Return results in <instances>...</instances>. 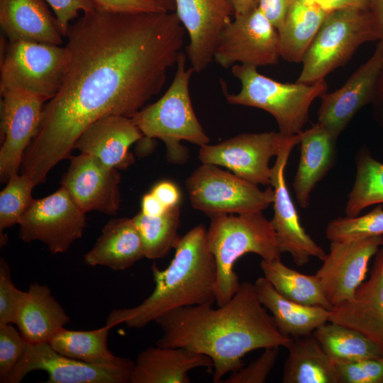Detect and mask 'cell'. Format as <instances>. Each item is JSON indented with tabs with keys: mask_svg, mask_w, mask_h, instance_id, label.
Segmentation results:
<instances>
[{
	"mask_svg": "<svg viewBox=\"0 0 383 383\" xmlns=\"http://www.w3.org/2000/svg\"><path fill=\"white\" fill-rule=\"evenodd\" d=\"M185 32L174 11L83 13L70 26L62 82L44 106L20 173L43 182L92 123L142 109L176 66Z\"/></svg>",
	"mask_w": 383,
	"mask_h": 383,
	"instance_id": "obj_1",
	"label": "cell"
},
{
	"mask_svg": "<svg viewBox=\"0 0 383 383\" xmlns=\"http://www.w3.org/2000/svg\"><path fill=\"white\" fill-rule=\"evenodd\" d=\"M162 336L156 345L184 348L208 356L213 362V382L244 366L248 353L274 346L287 348L292 338L278 330L274 319L260 303L254 284L240 283L224 305L211 304L179 308L155 321Z\"/></svg>",
	"mask_w": 383,
	"mask_h": 383,
	"instance_id": "obj_2",
	"label": "cell"
},
{
	"mask_svg": "<svg viewBox=\"0 0 383 383\" xmlns=\"http://www.w3.org/2000/svg\"><path fill=\"white\" fill-rule=\"evenodd\" d=\"M204 225L189 230L177 240L174 257L164 270L152 266L153 292L139 305L111 311L106 323L142 328L173 310L216 301V267Z\"/></svg>",
	"mask_w": 383,
	"mask_h": 383,
	"instance_id": "obj_3",
	"label": "cell"
},
{
	"mask_svg": "<svg viewBox=\"0 0 383 383\" xmlns=\"http://www.w3.org/2000/svg\"><path fill=\"white\" fill-rule=\"evenodd\" d=\"M262 212L221 213L209 217L206 240L216 262L215 296L218 306L227 303L240 287L233 267L240 257L251 252L265 261L281 257L271 221Z\"/></svg>",
	"mask_w": 383,
	"mask_h": 383,
	"instance_id": "obj_4",
	"label": "cell"
},
{
	"mask_svg": "<svg viewBox=\"0 0 383 383\" xmlns=\"http://www.w3.org/2000/svg\"><path fill=\"white\" fill-rule=\"evenodd\" d=\"M186 63V54L182 52L173 80L165 94L131 117L143 137L164 142L167 159L173 164H183L189 158L188 150L182 141L201 147L210 140L193 109L189 84L194 72Z\"/></svg>",
	"mask_w": 383,
	"mask_h": 383,
	"instance_id": "obj_5",
	"label": "cell"
},
{
	"mask_svg": "<svg viewBox=\"0 0 383 383\" xmlns=\"http://www.w3.org/2000/svg\"><path fill=\"white\" fill-rule=\"evenodd\" d=\"M239 80L240 89L230 94L223 88L226 101L233 105L257 108L271 114L279 131L295 135L302 131L309 120L312 102L327 92L325 79L312 84L282 83L260 74L257 68L245 65L231 67Z\"/></svg>",
	"mask_w": 383,
	"mask_h": 383,
	"instance_id": "obj_6",
	"label": "cell"
},
{
	"mask_svg": "<svg viewBox=\"0 0 383 383\" xmlns=\"http://www.w3.org/2000/svg\"><path fill=\"white\" fill-rule=\"evenodd\" d=\"M378 40L369 10L344 9L328 13L305 54L297 82L312 84L343 65L362 44Z\"/></svg>",
	"mask_w": 383,
	"mask_h": 383,
	"instance_id": "obj_7",
	"label": "cell"
},
{
	"mask_svg": "<svg viewBox=\"0 0 383 383\" xmlns=\"http://www.w3.org/2000/svg\"><path fill=\"white\" fill-rule=\"evenodd\" d=\"M185 186L192 206L209 217L262 211L274 196L272 187L260 190L258 185L212 164L202 163L187 177Z\"/></svg>",
	"mask_w": 383,
	"mask_h": 383,
	"instance_id": "obj_8",
	"label": "cell"
},
{
	"mask_svg": "<svg viewBox=\"0 0 383 383\" xmlns=\"http://www.w3.org/2000/svg\"><path fill=\"white\" fill-rule=\"evenodd\" d=\"M66 64L65 47L9 42L1 60L0 87L21 89L48 101L61 86Z\"/></svg>",
	"mask_w": 383,
	"mask_h": 383,
	"instance_id": "obj_9",
	"label": "cell"
},
{
	"mask_svg": "<svg viewBox=\"0 0 383 383\" xmlns=\"http://www.w3.org/2000/svg\"><path fill=\"white\" fill-rule=\"evenodd\" d=\"M279 57L278 30L255 6L234 13L219 36L213 61L223 68L235 65L257 68L274 65Z\"/></svg>",
	"mask_w": 383,
	"mask_h": 383,
	"instance_id": "obj_10",
	"label": "cell"
},
{
	"mask_svg": "<svg viewBox=\"0 0 383 383\" xmlns=\"http://www.w3.org/2000/svg\"><path fill=\"white\" fill-rule=\"evenodd\" d=\"M296 135L279 131L241 133L218 144L200 147L199 159L202 163L223 167L257 185L270 186V158L277 156Z\"/></svg>",
	"mask_w": 383,
	"mask_h": 383,
	"instance_id": "obj_11",
	"label": "cell"
},
{
	"mask_svg": "<svg viewBox=\"0 0 383 383\" xmlns=\"http://www.w3.org/2000/svg\"><path fill=\"white\" fill-rule=\"evenodd\" d=\"M18 225L23 241H41L51 253L57 254L66 252L82 236L86 217L69 192L60 187L44 198L34 199Z\"/></svg>",
	"mask_w": 383,
	"mask_h": 383,
	"instance_id": "obj_12",
	"label": "cell"
},
{
	"mask_svg": "<svg viewBox=\"0 0 383 383\" xmlns=\"http://www.w3.org/2000/svg\"><path fill=\"white\" fill-rule=\"evenodd\" d=\"M133 365L126 357L112 364H91L63 355L48 343H27L8 383H19L34 370L45 371L48 383H131Z\"/></svg>",
	"mask_w": 383,
	"mask_h": 383,
	"instance_id": "obj_13",
	"label": "cell"
},
{
	"mask_svg": "<svg viewBox=\"0 0 383 383\" xmlns=\"http://www.w3.org/2000/svg\"><path fill=\"white\" fill-rule=\"evenodd\" d=\"M1 183L19 173L26 149L40 126L46 101L30 92L0 87Z\"/></svg>",
	"mask_w": 383,
	"mask_h": 383,
	"instance_id": "obj_14",
	"label": "cell"
},
{
	"mask_svg": "<svg viewBox=\"0 0 383 383\" xmlns=\"http://www.w3.org/2000/svg\"><path fill=\"white\" fill-rule=\"evenodd\" d=\"M382 243L383 235L331 242L329 253L315 274L332 307L353 296Z\"/></svg>",
	"mask_w": 383,
	"mask_h": 383,
	"instance_id": "obj_15",
	"label": "cell"
},
{
	"mask_svg": "<svg viewBox=\"0 0 383 383\" xmlns=\"http://www.w3.org/2000/svg\"><path fill=\"white\" fill-rule=\"evenodd\" d=\"M299 134L276 156L272 167L271 187L274 189V216L271 220L281 253L288 252L299 267L311 257L323 260L327 253L306 232L287 188L284 171L292 149L299 144Z\"/></svg>",
	"mask_w": 383,
	"mask_h": 383,
	"instance_id": "obj_16",
	"label": "cell"
},
{
	"mask_svg": "<svg viewBox=\"0 0 383 383\" xmlns=\"http://www.w3.org/2000/svg\"><path fill=\"white\" fill-rule=\"evenodd\" d=\"M179 20L189 35L186 55L194 72L213 61L219 36L235 13L227 0H174Z\"/></svg>",
	"mask_w": 383,
	"mask_h": 383,
	"instance_id": "obj_17",
	"label": "cell"
},
{
	"mask_svg": "<svg viewBox=\"0 0 383 383\" xmlns=\"http://www.w3.org/2000/svg\"><path fill=\"white\" fill-rule=\"evenodd\" d=\"M70 158V164L61 179V187L84 213L97 211L116 215L121 201L118 170L85 153Z\"/></svg>",
	"mask_w": 383,
	"mask_h": 383,
	"instance_id": "obj_18",
	"label": "cell"
},
{
	"mask_svg": "<svg viewBox=\"0 0 383 383\" xmlns=\"http://www.w3.org/2000/svg\"><path fill=\"white\" fill-rule=\"evenodd\" d=\"M383 57V42L379 41L370 57L360 65L339 89L321 97L317 122L339 137L355 115L371 104Z\"/></svg>",
	"mask_w": 383,
	"mask_h": 383,
	"instance_id": "obj_19",
	"label": "cell"
},
{
	"mask_svg": "<svg viewBox=\"0 0 383 383\" xmlns=\"http://www.w3.org/2000/svg\"><path fill=\"white\" fill-rule=\"evenodd\" d=\"M328 321L360 332L383 350V252L380 248L369 279L351 299L332 307Z\"/></svg>",
	"mask_w": 383,
	"mask_h": 383,
	"instance_id": "obj_20",
	"label": "cell"
},
{
	"mask_svg": "<svg viewBox=\"0 0 383 383\" xmlns=\"http://www.w3.org/2000/svg\"><path fill=\"white\" fill-rule=\"evenodd\" d=\"M143 138L131 118L108 115L89 126L75 142L74 149L97 158L108 167L126 170L135 162L130 147Z\"/></svg>",
	"mask_w": 383,
	"mask_h": 383,
	"instance_id": "obj_21",
	"label": "cell"
},
{
	"mask_svg": "<svg viewBox=\"0 0 383 383\" xmlns=\"http://www.w3.org/2000/svg\"><path fill=\"white\" fill-rule=\"evenodd\" d=\"M299 134L300 157L293 189L299 205L306 209L316 185L335 164L338 138L318 122Z\"/></svg>",
	"mask_w": 383,
	"mask_h": 383,
	"instance_id": "obj_22",
	"label": "cell"
},
{
	"mask_svg": "<svg viewBox=\"0 0 383 383\" xmlns=\"http://www.w3.org/2000/svg\"><path fill=\"white\" fill-rule=\"evenodd\" d=\"M0 25L9 42L62 43L57 19L45 0H0Z\"/></svg>",
	"mask_w": 383,
	"mask_h": 383,
	"instance_id": "obj_23",
	"label": "cell"
},
{
	"mask_svg": "<svg viewBox=\"0 0 383 383\" xmlns=\"http://www.w3.org/2000/svg\"><path fill=\"white\" fill-rule=\"evenodd\" d=\"M198 367L211 370L213 362L208 356L184 348L150 346L134 362L131 383H189V371Z\"/></svg>",
	"mask_w": 383,
	"mask_h": 383,
	"instance_id": "obj_24",
	"label": "cell"
},
{
	"mask_svg": "<svg viewBox=\"0 0 383 383\" xmlns=\"http://www.w3.org/2000/svg\"><path fill=\"white\" fill-rule=\"evenodd\" d=\"M70 321L49 287L38 282L30 285L20 302L15 324L28 343H50Z\"/></svg>",
	"mask_w": 383,
	"mask_h": 383,
	"instance_id": "obj_25",
	"label": "cell"
},
{
	"mask_svg": "<svg viewBox=\"0 0 383 383\" xmlns=\"http://www.w3.org/2000/svg\"><path fill=\"white\" fill-rule=\"evenodd\" d=\"M143 257V243L133 218H118L104 226L93 248L84 255V262L91 267L125 270Z\"/></svg>",
	"mask_w": 383,
	"mask_h": 383,
	"instance_id": "obj_26",
	"label": "cell"
},
{
	"mask_svg": "<svg viewBox=\"0 0 383 383\" xmlns=\"http://www.w3.org/2000/svg\"><path fill=\"white\" fill-rule=\"evenodd\" d=\"M254 286L259 301L284 336L298 338L311 335L328 321L329 309L300 304L284 297L265 277H259Z\"/></svg>",
	"mask_w": 383,
	"mask_h": 383,
	"instance_id": "obj_27",
	"label": "cell"
},
{
	"mask_svg": "<svg viewBox=\"0 0 383 383\" xmlns=\"http://www.w3.org/2000/svg\"><path fill=\"white\" fill-rule=\"evenodd\" d=\"M328 13L310 0H293L277 30L280 57L302 62Z\"/></svg>",
	"mask_w": 383,
	"mask_h": 383,
	"instance_id": "obj_28",
	"label": "cell"
},
{
	"mask_svg": "<svg viewBox=\"0 0 383 383\" xmlns=\"http://www.w3.org/2000/svg\"><path fill=\"white\" fill-rule=\"evenodd\" d=\"M287 348L283 383H339L335 365L313 333L292 338Z\"/></svg>",
	"mask_w": 383,
	"mask_h": 383,
	"instance_id": "obj_29",
	"label": "cell"
},
{
	"mask_svg": "<svg viewBox=\"0 0 383 383\" xmlns=\"http://www.w3.org/2000/svg\"><path fill=\"white\" fill-rule=\"evenodd\" d=\"M313 335L335 365L383 357V350L375 343L342 324L328 321L315 329Z\"/></svg>",
	"mask_w": 383,
	"mask_h": 383,
	"instance_id": "obj_30",
	"label": "cell"
},
{
	"mask_svg": "<svg viewBox=\"0 0 383 383\" xmlns=\"http://www.w3.org/2000/svg\"><path fill=\"white\" fill-rule=\"evenodd\" d=\"M260 266L264 277L284 297L306 306L332 309L316 274L307 275L292 269L281 258L272 261L262 260Z\"/></svg>",
	"mask_w": 383,
	"mask_h": 383,
	"instance_id": "obj_31",
	"label": "cell"
},
{
	"mask_svg": "<svg viewBox=\"0 0 383 383\" xmlns=\"http://www.w3.org/2000/svg\"><path fill=\"white\" fill-rule=\"evenodd\" d=\"M113 328L106 324L90 331L61 328L49 344L59 353L85 362L97 365L112 364L121 357L115 356L109 349L107 339Z\"/></svg>",
	"mask_w": 383,
	"mask_h": 383,
	"instance_id": "obj_32",
	"label": "cell"
},
{
	"mask_svg": "<svg viewBox=\"0 0 383 383\" xmlns=\"http://www.w3.org/2000/svg\"><path fill=\"white\" fill-rule=\"evenodd\" d=\"M355 166V182L345 207L349 217L360 215L368 206L383 204V163L362 147L356 154Z\"/></svg>",
	"mask_w": 383,
	"mask_h": 383,
	"instance_id": "obj_33",
	"label": "cell"
},
{
	"mask_svg": "<svg viewBox=\"0 0 383 383\" xmlns=\"http://www.w3.org/2000/svg\"><path fill=\"white\" fill-rule=\"evenodd\" d=\"M133 219L141 237L145 257L155 260L165 256L179 237V205L167 209L162 215L150 217L139 211Z\"/></svg>",
	"mask_w": 383,
	"mask_h": 383,
	"instance_id": "obj_34",
	"label": "cell"
},
{
	"mask_svg": "<svg viewBox=\"0 0 383 383\" xmlns=\"http://www.w3.org/2000/svg\"><path fill=\"white\" fill-rule=\"evenodd\" d=\"M0 193V231L18 224L33 201L35 186L25 174L11 176Z\"/></svg>",
	"mask_w": 383,
	"mask_h": 383,
	"instance_id": "obj_35",
	"label": "cell"
},
{
	"mask_svg": "<svg viewBox=\"0 0 383 383\" xmlns=\"http://www.w3.org/2000/svg\"><path fill=\"white\" fill-rule=\"evenodd\" d=\"M378 235H383V204H377L362 216L333 219L326 228V237L330 242Z\"/></svg>",
	"mask_w": 383,
	"mask_h": 383,
	"instance_id": "obj_36",
	"label": "cell"
},
{
	"mask_svg": "<svg viewBox=\"0 0 383 383\" xmlns=\"http://www.w3.org/2000/svg\"><path fill=\"white\" fill-rule=\"evenodd\" d=\"M26 341L11 324L0 325V382L8 383L21 360Z\"/></svg>",
	"mask_w": 383,
	"mask_h": 383,
	"instance_id": "obj_37",
	"label": "cell"
},
{
	"mask_svg": "<svg viewBox=\"0 0 383 383\" xmlns=\"http://www.w3.org/2000/svg\"><path fill=\"white\" fill-rule=\"evenodd\" d=\"M279 346L265 348L262 355L246 367L231 372L225 383H264L273 369L279 354Z\"/></svg>",
	"mask_w": 383,
	"mask_h": 383,
	"instance_id": "obj_38",
	"label": "cell"
},
{
	"mask_svg": "<svg viewBox=\"0 0 383 383\" xmlns=\"http://www.w3.org/2000/svg\"><path fill=\"white\" fill-rule=\"evenodd\" d=\"M339 383H383V357L336 365Z\"/></svg>",
	"mask_w": 383,
	"mask_h": 383,
	"instance_id": "obj_39",
	"label": "cell"
},
{
	"mask_svg": "<svg viewBox=\"0 0 383 383\" xmlns=\"http://www.w3.org/2000/svg\"><path fill=\"white\" fill-rule=\"evenodd\" d=\"M24 291L13 284L8 262L0 260V325L16 323L18 309Z\"/></svg>",
	"mask_w": 383,
	"mask_h": 383,
	"instance_id": "obj_40",
	"label": "cell"
},
{
	"mask_svg": "<svg viewBox=\"0 0 383 383\" xmlns=\"http://www.w3.org/2000/svg\"><path fill=\"white\" fill-rule=\"evenodd\" d=\"M55 15L63 37H67L70 21L79 13L91 12L95 10L89 0H45Z\"/></svg>",
	"mask_w": 383,
	"mask_h": 383,
	"instance_id": "obj_41",
	"label": "cell"
},
{
	"mask_svg": "<svg viewBox=\"0 0 383 383\" xmlns=\"http://www.w3.org/2000/svg\"><path fill=\"white\" fill-rule=\"evenodd\" d=\"M95 9L111 13H144L168 11L156 0H89Z\"/></svg>",
	"mask_w": 383,
	"mask_h": 383,
	"instance_id": "obj_42",
	"label": "cell"
},
{
	"mask_svg": "<svg viewBox=\"0 0 383 383\" xmlns=\"http://www.w3.org/2000/svg\"><path fill=\"white\" fill-rule=\"evenodd\" d=\"M256 6L278 30L293 0H255Z\"/></svg>",
	"mask_w": 383,
	"mask_h": 383,
	"instance_id": "obj_43",
	"label": "cell"
},
{
	"mask_svg": "<svg viewBox=\"0 0 383 383\" xmlns=\"http://www.w3.org/2000/svg\"><path fill=\"white\" fill-rule=\"evenodd\" d=\"M166 209L179 205L180 191L175 184L170 181H161L150 190Z\"/></svg>",
	"mask_w": 383,
	"mask_h": 383,
	"instance_id": "obj_44",
	"label": "cell"
},
{
	"mask_svg": "<svg viewBox=\"0 0 383 383\" xmlns=\"http://www.w3.org/2000/svg\"><path fill=\"white\" fill-rule=\"evenodd\" d=\"M328 13L344 9L369 10L370 0H310Z\"/></svg>",
	"mask_w": 383,
	"mask_h": 383,
	"instance_id": "obj_45",
	"label": "cell"
},
{
	"mask_svg": "<svg viewBox=\"0 0 383 383\" xmlns=\"http://www.w3.org/2000/svg\"><path fill=\"white\" fill-rule=\"evenodd\" d=\"M370 104L372 105L374 119L383 129V57Z\"/></svg>",
	"mask_w": 383,
	"mask_h": 383,
	"instance_id": "obj_46",
	"label": "cell"
},
{
	"mask_svg": "<svg viewBox=\"0 0 383 383\" xmlns=\"http://www.w3.org/2000/svg\"><path fill=\"white\" fill-rule=\"evenodd\" d=\"M140 207L141 210L140 211L150 217L160 216L167 210L150 192L143 196Z\"/></svg>",
	"mask_w": 383,
	"mask_h": 383,
	"instance_id": "obj_47",
	"label": "cell"
},
{
	"mask_svg": "<svg viewBox=\"0 0 383 383\" xmlns=\"http://www.w3.org/2000/svg\"><path fill=\"white\" fill-rule=\"evenodd\" d=\"M369 11L379 41L383 42V0H370Z\"/></svg>",
	"mask_w": 383,
	"mask_h": 383,
	"instance_id": "obj_48",
	"label": "cell"
},
{
	"mask_svg": "<svg viewBox=\"0 0 383 383\" xmlns=\"http://www.w3.org/2000/svg\"><path fill=\"white\" fill-rule=\"evenodd\" d=\"M232 6L235 13H243L256 6L255 0H227Z\"/></svg>",
	"mask_w": 383,
	"mask_h": 383,
	"instance_id": "obj_49",
	"label": "cell"
},
{
	"mask_svg": "<svg viewBox=\"0 0 383 383\" xmlns=\"http://www.w3.org/2000/svg\"><path fill=\"white\" fill-rule=\"evenodd\" d=\"M162 4L169 11H175L174 0H156Z\"/></svg>",
	"mask_w": 383,
	"mask_h": 383,
	"instance_id": "obj_50",
	"label": "cell"
},
{
	"mask_svg": "<svg viewBox=\"0 0 383 383\" xmlns=\"http://www.w3.org/2000/svg\"><path fill=\"white\" fill-rule=\"evenodd\" d=\"M380 250H381L382 251V252H383V243H382V246H381V248H380Z\"/></svg>",
	"mask_w": 383,
	"mask_h": 383,
	"instance_id": "obj_51",
	"label": "cell"
}]
</instances>
